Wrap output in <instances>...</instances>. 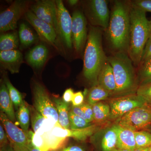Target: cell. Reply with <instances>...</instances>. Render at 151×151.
Returning <instances> with one entry per match:
<instances>
[{"label":"cell","instance_id":"cell-44","mask_svg":"<svg viewBox=\"0 0 151 151\" xmlns=\"http://www.w3.org/2000/svg\"><path fill=\"white\" fill-rule=\"evenodd\" d=\"M1 151H15L12 148L9 143L4 147L1 148Z\"/></svg>","mask_w":151,"mask_h":151},{"label":"cell","instance_id":"cell-46","mask_svg":"<svg viewBox=\"0 0 151 151\" xmlns=\"http://www.w3.org/2000/svg\"><path fill=\"white\" fill-rule=\"evenodd\" d=\"M78 2V0H69L68 1V2L71 6H75L77 4Z\"/></svg>","mask_w":151,"mask_h":151},{"label":"cell","instance_id":"cell-49","mask_svg":"<svg viewBox=\"0 0 151 151\" xmlns=\"http://www.w3.org/2000/svg\"><path fill=\"white\" fill-rule=\"evenodd\" d=\"M149 151H151V145L149 147Z\"/></svg>","mask_w":151,"mask_h":151},{"label":"cell","instance_id":"cell-30","mask_svg":"<svg viewBox=\"0 0 151 151\" xmlns=\"http://www.w3.org/2000/svg\"><path fill=\"white\" fill-rule=\"evenodd\" d=\"M138 72L139 84L151 81V57L140 64Z\"/></svg>","mask_w":151,"mask_h":151},{"label":"cell","instance_id":"cell-15","mask_svg":"<svg viewBox=\"0 0 151 151\" xmlns=\"http://www.w3.org/2000/svg\"><path fill=\"white\" fill-rule=\"evenodd\" d=\"M99 129V127L95 124L85 129L71 130L63 129L59 124L56 123L51 132L52 134L58 137L66 139L71 137L76 140L83 141L94 134Z\"/></svg>","mask_w":151,"mask_h":151},{"label":"cell","instance_id":"cell-20","mask_svg":"<svg viewBox=\"0 0 151 151\" xmlns=\"http://www.w3.org/2000/svg\"><path fill=\"white\" fill-rule=\"evenodd\" d=\"M102 132H96L95 135L100 138L101 151H111L117 148L118 135L114 125Z\"/></svg>","mask_w":151,"mask_h":151},{"label":"cell","instance_id":"cell-7","mask_svg":"<svg viewBox=\"0 0 151 151\" xmlns=\"http://www.w3.org/2000/svg\"><path fill=\"white\" fill-rule=\"evenodd\" d=\"M34 107L47 119L58 124V113L54 103L50 98L46 89L39 83H35L33 89Z\"/></svg>","mask_w":151,"mask_h":151},{"label":"cell","instance_id":"cell-52","mask_svg":"<svg viewBox=\"0 0 151 151\" xmlns=\"http://www.w3.org/2000/svg\"></svg>","mask_w":151,"mask_h":151},{"label":"cell","instance_id":"cell-6","mask_svg":"<svg viewBox=\"0 0 151 151\" xmlns=\"http://www.w3.org/2000/svg\"><path fill=\"white\" fill-rule=\"evenodd\" d=\"M118 124L134 132L146 129L151 125V107L146 104L133 109L121 117Z\"/></svg>","mask_w":151,"mask_h":151},{"label":"cell","instance_id":"cell-2","mask_svg":"<svg viewBox=\"0 0 151 151\" xmlns=\"http://www.w3.org/2000/svg\"><path fill=\"white\" fill-rule=\"evenodd\" d=\"M116 81L115 97L136 94L139 83L134 65L128 53H115L107 57Z\"/></svg>","mask_w":151,"mask_h":151},{"label":"cell","instance_id":"cell-27","mask_svg":"<svg viewBox=\"0 0 151 151\" xmlns=\"http://www.w3.org/2000/svg\"><path fill=\"white\" fill-rule=\"evenodd\" d=\"M94 122L101 123L110 118L111 108L109 104L100 102L92 106Z\"/></svg>","mask_w":151,"mask_h":151},{"label":"cell","instance_id":"cell-45","mask_svg":"<svg viewBox=\"0 0 151 151\" xmlns=\"http://www.w3.org/2000/svg\"><path fill=\"white\" fill-rule=\"evenodd\" d=\"M28 151H42L36 147L32 144L31 142V144L30 145L29 150Z\"/></svg>","mask_w":151,"mask_h":151},{"label":"cell","instance_id":"cell-33","mask_svg":"<svg viewBox=\"0 0 151 151\" xmlns=\"http://www.w3.org/2000/svg\"><path fill=\"white\" fill-rule=\"evenodd\" d=\"M31 121L33 132L36 133L46 122L47 118L42 116L34 107L30 109Z\"/></svg>","mask_w":151,"mask_h":151},{"label":"cell","instance_id":"cell-13","mask_svg":"<svg viewBox=\"0 0 151 151\" xmlns=\"http://www.w3.org/2000/svg\"><path fill=\"white\" fill-rule=\"evenodd\" d=\"M72 37L74 48L77 51L83 48L87 40L86 20L82 12L76 10L72 17Z\"/></svg>","mask_w":151,"mask_h":151},{"label":"cell","instance_id":"cell-14","mask_svg":"<svg viewBox=\"0 0 151 151\" xmlns=\"http://www.w3.org/2000/svg\"><path fill=\"white\" fill-rule=\"evenodd\" d=\"M25 17L42 40L53 45L56 44L57 33L51 25L38 18L31 10L27 12Z\"/></svg>","mask_w":151,"mask_h":151},{"label":"cell","instance_id":"cell-48","mask_svg":"<svg viewBox=\"0 0 151 151\" xmlns=\"http://www.w3.org/2000/svg\"><path fill=\"white\" fill-rule=\"evenodd\" d=\"M111 151H130L127 150H124V149H121L116 148L113 149V150Z\"/></svg>","mask_w":151,"mask_h":151},{"label":"cell","instance_id":"cell-29","mask_svg":"<svg viewBox=\"0 0 151 151\" xmlns=\"http://www.w3.org/2000/svg\"><path fill=\"white\" fill-rule=\"evenodd\" d=\"M4 81L8 90L9 94L13 103L15 109L17 111L24 101L22 94L5 76H4Z\"/></svg>","mask_w":151,"mask_h":151},{"label":"cell","instance_id":"cell-41","mask_svg":"<svg viewBox=\"0 0 151 151\" xmlns=\"http://www.w3.org/2000/svg\"><path fill=\"white\" fill-rule=\"evenodd\" d=\"M74 94L73 89L71 88H68L65 90L63 93V100L65 103H69L72 101Z\"/></svg>","mask_w":151,"mask_h":151},{"label":"cell","instance_id":"cell-31","mask_svg":"<svg viewBox=\"0 0 151 151\" xmlns=\"http://www.w3.org/2000/svg\"><path fill=\"white\" fill-rule=\"evenodd\" d=\"M134 136L137 148L149 147L151 145V133L149 131H136Z\"/></svg>","mask_w":151,"mask_h":151},{"label":"cell","instance_id":"cell-36","mask_svg":"<svg viewBox=\"0 0 151 151\" xmlns=\"http://www.w3.org/2000/svg\"><path fill=\"white\" fill-rule=\"evenodd\" d=\"M132 6L144 11L151 13V0H136L131 2Z\"/></svg>","mask_w":151,"mask_h":151},{"label":"cell","instance_id":"cell-43","mask_svg":"<svg viewBox=\"0 0 151 151\" xmlns=\"http://www.w3.org/2000/svg\"><path fill=\"white\" fill-rule=\"evenodd\" d=\"M60 151H86L79 146L73 145L65 147Z\"/></svg>","mask_w":151,"mask_h":151},{"label":"cell","instance_id":"cell-25","mask_svg":"<svg viewBox=\"0 0 151 151\" xmlns=\"http://www.w3.org/2000/svg\"><path fill=\"white\" fill-rule=\"evenodd\" d=\"M16 117L22 129L28 132L30 124V110L25 101L19 107L15 113Z\"/></svg>","mask_w":151,"mask_h":151},{"label":"cell","instance_id":"cell-19","mask_svg":"<svg viewBox=\"0 0 151 151\" xmlns=\"http://www.w3.org/2000/svg\"><path fill=\"white\" fill-rule=\"evenodd\" d=\"M48 49L45 45L40 44L34 47L28 52L27 61L30 65L36 68L42 67L48 57Z\"/></svg>","mask_w":151,"mask_h":151},{"label":"cell","instance_id":"cell-17","mask_svg":"<svg viewBox=\"0 0 151 151\" xmlns=\"http://www.w3.org/2000/svg\"><path fill=\"white\" fill-rule=\"evenodd\" d=\"M97 84L110 92L111 96H114L116 89V81L113 68L108 60L100 70L97 78Z\"/></svg>","mask_w":151,"mask_h":151},{"label":"cell","instance_id":"cell-23","mask_svg":"<svg viewBox=\"0 0 151 151\" xmlns=\"http://www.w3.org/2000/svg\"><path fill=\"white\" fill-rule=\"evenodd\" d=\"M107 90L98 84L92 86L87 96V102L89 105H94L101 101L106 100L111 96Z\"/></svg>","mask_w":151,"mask_h":151},{"label":"cell","instance_id":"cell-16","mask_svg":"<svg viewBox=\"0 0 151 151\" xmlns=\"http://www.w3.org/2000/svg\"><path fill=\"white\" fill-rule=\"evenodd\" d=\"M0 61L5 69L12 73H19V68L23 61V55L17 50L0 52Z\"/></svg>","mask_w":151,"mask_h":151},{"label":"cell","instance_id":"cell-34","mask_svg":"<svg viewBox=\"0 0 151 151\" xmlns=\"http://www.w3.org/2000/svg\"><path fill=\"white\" fill-rule=\"evenodd\" d=\"M136 94L141 97L146 104L151 105V81L139 84Z\"/></svg>","mask_w":151,"mask_h":151},{"label":"cell","instance_id":"cell-37","mask_svg":"<svg viewBox=\"0 0 151 151\" xmlns=\"http://www.w3.org/2000/svg\"><path fill=\"white\" fill-rule=\"evenodd\" d=\"M80 106L85 113L87 121L90 123L94 122V114L92 105H89L88 103H83Z\"/></svg>","mask_w":151,"mask_h":151},{"label":"cell","instance_id":"cell-32","mask_svg":"<svg viewBox=\"0 0 151 151\" xmlns=\"http://www.w3.org/2000/svg\"><path fill=\"white\" fill-rule=\"evenodd\" d=\"M69 122H70V129L77 130L85 129L92 126V124L85 119L73 114L69 111Z\"/></svg>","mask_w":151,"mask_h":151},{"label":"cell","instance_id":"cell-28","mask_svg":"<svg viewBox=\"0 0 151 151\" xmlns=\"http://www.w3.org/2000/svg\"><path fill=\"white\" fill-rule=\"evenodd\" d=\"M49 151H54L61 148L67 139L58 137L52 134L51 130L42 135Z\"/></svg>","mask_w":151,"mask_h":151},{"label":"cell","instance_id":"cell-8","mask_svg":"<svg viewBox=\"0 0 151 151\" xmlns=\"http://www.w3.org/2000/svg\"><path fill=\"white\" fill-rule=\"evenodd\" d=\"M144 100L136 94L114 97L109 101L111 119H120L135 108L146 105Z\"/></svg>","mask_w":151,"mask_h":151},{"label":"cell","instance_id":"cell-51","mask_svg":"<svg viewBox=\"0 0 151 151\" xmlns=\"http://www.w3.org/2000/svg\"><path fill=\"white\" fill-rule=\"evenodd\" d=\"M150 105V107H151V105Z\"/></svg>","mask_w":151,"mask_h":151},{"label":"cell","instance_id":"cell-24","mask_svg":"<svg viewBox=\"0 0 151 151\" xmlns=\"http://www.w3.org/2000/svg\"><path fill=\"white\" fill-rule=\"evenodd\" d=\"M19 37L17 32L1 35L0 36L1 51L15 50L18 47Z\"/></svg>","mask_w":151,"mask_h":151},{"label":"cell","instance_id":"cell-5","mask_svg":"<svg viewBox=\"0 0 151 151\" xmlns=\"http://www.w3.org/2000/svg\"><path fill=\"white\" fill-rule=\"evenodd\" d=\"M0 119L5 129L9 143L15 151H28L31 144L30 131L20 129L10 121L4 113L1 112Z\"/></svg>","mask_w":151,"mask_h":151},{"label":"cell","instance_id":"cell-12","mask_svg":"<svg viewBox=\"0 0 151 151\" xmlns=\"http://www.w3.org/2000/svg\"><path fill=\"white\" fill-rule=\"evenodd\" d=\"M89 17L92 24L107 30L110 22L108 2L105 0H92L88 4Z\"/></svg>","mask_w":151,"mask_h":151},{"label":"cell","instance_id":"cell-10","mask_svg":"<svg viewBox=\"0 0 151 151\" xmlns=\"http://www.w3.org/2000/svg\"><path fill=\"white\" fill-rule=\"evenodd\" d=\"M31 11L43 21L51 25L57 34L58 32L57 20V9L56 2L52 0H42L36 2L31 7Z\"/></svg>","mask_w":151,"mask_h":151},{"label":"cell","instance_id":"cell-38","mask_svg":"<svg viewBox=\"0 0 151 151\" xmlns=\"http://www.w3.org/2000/svg\"><path fill=\"white\" fill-rule=\"evenodd\" d=\"M151 57V34L144 49L141 63Z\"/></svg>","mask_w":151,"mask_h":151},{"label":"cell","instance_id":"cell-35","mask_svg":"<svg viewBox=\"0 0 151 151\" xmlns=\"http://www.w3.org/2000/svg\"><path fill=\"white\" fill-rule=\"evenodd\" d=\"M31 140L33 145L42 151H49L47 145L42 135L30 131Z\"/></svg>","mask_w":151,"mask_h":151},{"label":"cell","instance_id":"cell-50","mask_svg":"<svg viewBox=\"0 0 151 151\" xmlns=\"http://www.w3.org/2000/svg\"><path fill=\"white\" fill-rule=\"evenodd\" d=\"M149 132H150V133H151V127L150 128V131H149Z\"/></svg>","mask_w":151,"mask_h":151},{"label":"cell","instance_id":"cell-21","mask_svg":"<svg viewBox=\"0 0 151 151\" xmlns=\"http://www.w3.org/2000/svg\"><path fill=\"white\" fill-rule=\"evenodd\" d=\"M0 108L1 112L4 113L10 121L14 123L15 122L14 107L4 81L1 83L0 87Z\"/></svg>","mask_w":151,"mask_h":151},{"label":"cell","instance_id":"cell-9","mask_svg":"<svg viewBox=\"0 0 151 151\" xmlns=\"http://www.w3.org/2000/svg\"><path fill=\"white\" fill-rule=\"evenodd\" d=\"M27 2L16 1L0 14V31L6 32L17 27V22L27 8Z\"/></svg>","mask_w":151,"mask_h":151},{"label":"cell","instance_id":"cell-1","mask_svg":"<svg viewBox=\"0 0 151 151\" xmlns=\"http://www.w3.org/2000/svg\"><path fill=\"white\" fill-rule=\"evenodd\" d=\"M131 2H114L107 31V38L113 53H128L131 28Z\"/></svg>","mask_w":151,"mask_h":151},{"label":"cell","instance_id":"cell-3","mask_svg":"<svg viewBox=\"0 0 151 151\" xmlns=\"http://www.w3.org/2000/svg\"><path fill=\"white\" fill-rule=\"evenodd\" d=\"M102 32L100 27H90L84 52L83 74L93 86L97 84L99 73L107 61L102 45Z\"/></svg>","mask_w":151,"mask_h":151},{"label":"cell","instance_id":"cell-26","mask_svg":"<svg viewBox=\"0 0 151 151\" xmlns=\"http://www.w3.org/2000/svg\"><path fill=\"white\" fill-rule=\"evenodd\" d=\"M18 35L21 43L25 47L30 46L37 40L36 36L32 31L24 23L20 25Z\"/></svg>","mask_w":151,"mask_h":151},{"label":"cell","instance_id":"cell-47","mask_svg":"<svg viewBox=\"0 0 151 151\" xmlns=\"http://www.w3.org/2000/svg\"><path fill=\"white\" fill-rule=\"evenodd\" d=\"M130 151H149V147L136 148V149Z\"/></svg>","mask_w":151,"mask_h":151},{"label":"cell","instance_id":"cell-40","mask_svg":"<svg viewBox=\"0 0 151 151\" xmlns=\"http://www.w3.org/2000/svg\"><path fill=\"white\" fill-rule=\"evenodd\" d=\"M84 100V96L81 92H78L74 93L72 99V106H79L83 104Z\"/></svg>","mask_w":151,"mask_h":151},{"label":"cell","instance_id":"cell-22","mask_svg":"<svg viewBox=\"0 0 151 151\" xmlns=\"http://www.w3.org/2000/svg\"><path fill=\"white\" fill-rule=\"evenodd\" d=\"M53 100L58 113V124L63 129H70L69 103L60 98L55 97Z\"/></svg>","mask_w":151,"mask_h":151},{"label":"cell","instance_id":"cell-39","mask_svg":"<svg viewBox=\"0 0 151 151\" xmlns=\"http://www.w3.org/2000/svg\"><path fill=\"white\" fill-rule=\"evenodd\" d=\"M9 144L8 138L7 134L4 126L1 123L0 125V146L1 148L4 147L5 146Z\"/></svg>","mask_w":151,"mask_h":151},{"label":"cell","instance_id":"cell-4","mask_svg":"<svg viewBox=\"0 0 151 151\" xmlns=\"http://www.w3.org/2000/svg\"><path fill=\"white\" fill-rule=\"evenodd\" d=\"M130 19L131 28L128 55L134 65L139 67L144 49L151 34V21L147 18L146 12L132 6Z\"/></svg>","mask_w":151,"mask_h":151},{"label":"cell","instance_id":"cell-42","mask_svg":"<svg viewBox=\"0 0 151 151\" xmlns=\"http://www.w3.org/2000/svg\"><path fill=\"white\" fill-rule=\"evenodd\" d=\"M70 111L72 112L73 114H75L76 116H79V117H81L82 119H85V120L87 121L86 115H85L84 111L82 110L80 106H72V107L70 108Z\"/></svg>","mask_w":151,"mask_h":151},{"label":"cell","instance_id":"cell-18","mask_svg":"<svg viewBox=\"0 0 151 151\" xmlns=\"http://www.w3.org/2000/svg\"><path fill=\"white\" fill-rule=\"evenodd\" d=\"M118 135L117 148L132 151L137 148L134 132L124 128L118 124H114Z\"/></svg>","mask_w":151,"mask_h":151},{"label":"cell","instance_id":"cell-11","mask_svg":"<svg viewBox=\"0 0 151 151\" xmlns=\"http://www.w3.org/2000/svg\"><path fill=\"white\" fill-rule=\"evenodd\" d=\"M56 2L58 32L63 41L68 48L73 46L72 37V19L62 1Z\"/></svg>","mask_w":151,"mask_h":151}]
</instances>
